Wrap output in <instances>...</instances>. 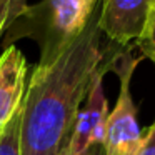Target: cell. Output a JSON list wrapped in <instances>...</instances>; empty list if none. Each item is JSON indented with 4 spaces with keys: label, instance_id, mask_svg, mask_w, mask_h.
Masks as SVG:
<instances>
[{
    "label": "cell",
    "instance_id": "cell-1",
    "mask_svg": "<svg viewBox=\"0 0 155 155\" xmlns=\"http://www.w3.org/2000/svg\"><path fill=\"white\" fill-rule=\"evenodd\" d=\"M98 28V5L80 35L52 62L37 65L22 102L20 155H60L95 72L108 52Z\"/></svg>",
    "mask_w": 155,
    "mask_h": 155
},
{
    "label": "cell",
    "instance_id": "cell-2",
    "mask_svg": "<svg viewBox=\"0 0 155 155\" xmlns=\"http://www.w3.org/2000/svg\"><path fill=\"white\" fill-rule=\"evenodd\" d=\"M98 0H40L27 5L4 32V45L18 38L38 44V65H50L87 27Z\"/></svg>",
    "mask_w": 155,
    "mask_h": 155
},
{
    "label": "cell",
    "instance_id": "cell-3",
    "mask_svg": "<svg viewBox=\"0 0 155 155\" xmlns=\"http://www.w3.org/2000/svg\"><path fill=\"white\" fill-rule=\"evenodd\" d=\"M142 55L135 54V45H115L110 57V70L120 80L117 104L108 112L105 127L104 150L105 155H135L143 138V130L138 127L137 105L132 98L130 82L134 70L142 62Z\"/></svg>",
    "mask_w": 155,
    "mask_h": 155
},
{
    "label": "cell",
    "instance_id": "cell-4",
    "mask_svg": "<svg viewBox=\"0 0 155 155\" xmlns=\"http://www.w3.org/2000/svg\"><path fill=\"white\" fill-rule=\"evenodd\" d=\"M108 42V40H107ZM115 44L108 42V52L102 67L92 78L88 94L80 105L74 120L65 155H82L92 145H102L105 138V127L108 118V102L104 92V75L110 72V57Z\"/></svg>",
    "mask_w": 155,
    "mask_h": 155
},
{
    "label": "cell",
    "instance_id": "cell-5",
    "mask_svg": "<svg viewBox=\"0 0 155 155\" xmlns=\"http://www.w3.org/2000/svg\"><path fill=\"white\" fill-rule=\"evenodd\" d=\"M155 0H98V28L118 47L134 45Z\"/></svg>",
    "mask_w": 155,
    "mask_h": 155
},
{
    "label": "cell",
    "instance_id": "cell-6",
    "mask_svg": "<svg viewBox=\"0 0 155 155\" xmlns=\"http://www.w3.org/2000/svg\"><path fill=\"white\" fill-rule=\"evenodd\" d=\"M27 60L15 45L0 55V130L20 110L25 95Z\"/></svg>",
    "mask_w": 155,
    "mask_h": 155
},
{
    "label": "cell",
    "instance_id": "cell-7",
    "mask_svg": "<svg viewBox=\"0 0 155 155\" xmlns=\"http://www.w3.org/2000/svg\"><path fill=\"white\" fill-rule=\"evenodd\" d=\"M20 124L22 110H18L0 130V155H20Z\"/></svg>",
    "mask_w": 155,
    "mask_h": 155
},
{
    "label": "cell",
    "instance_id": "cell-8",
    "mask_svg": "<svg viewBox=\"0 0 155 155\" xmlns=\"http://www.w3.org/2000/svg\"><path fill=\"white\" fill-rule=\"evenodd\" d=\"M134 45L135 48H138L142 57L152 60L155 65V4H152L148 8L143 28Z\"/></svg>",
    "mask_w": 155,
    "mask_h": 155
},
{
    "label": "cell",
    "instance_id": "cell-9",
    "mask_svg": "<svg viewBox=\"0 0 155 155\" xmlns=\"http://www.w3.org/2000/svg\"><path fill=\"white\" fill-rule=\"evenodd\" d=\"M27 5V0H0V25L7 30V27Z\"/></svg>",
    "mask_w": 155,
    "mask_h": 155
},
{
    "label": "cell",
    "instance_id": "cell-10",
    "mask_svg": "<svg viewBox=\"0 0 155 155\" xmlns=\"http://www.w3.org/2000/svg\"><path fill=\"white\" fill-rule=\"evenodd\" d=\"M135 155H155V122L143 130V138Z\"/></svg>",
    "mask_w": 155,
    "mask_h": 155
},
{
    "label": "cell",
    "instance_id": "cell-11",
    "mask_svg": "<svg viewBox=\"0 0 155 155\" xmlns=\"http://www.w3.org/2000/svg\"><path fill=\"white\" fill-rule=\"evenodd\" d=\"M82 155H105V150H104V145H92L85 153Z\"/></svg>",
    "mask_w": 155,
    "mask_h": 155
},
{
    "label": "cell",
    "instance_id": "cell-12",
    "mask_svg": "<svg viewBox=\"0 0 155 155\" xmlns=\"http://www.w3.org/2000/svg\"><path fill=\"white\" fill-rule=\"evenodd\" d=\"M4 32H5V28L2 27V25H0V37H2V35H4Z\"/></svg>",
    "mask_w": 155,
    "mask_h": 155
},
{
    "label": "cell",
    "instance_id": "cell-13",
    "mask_svg": "<svg viewBox=\"0 0 155 155\" xmlns=\"http://www.w3.org/2000/svg\"><path fill=\"white\" fill-rule=\"evenodd\" d=\"M60 155H65V150H64V152H62V153H60Z\"/></svg>",
    "mask_w": 155,
    "mask_h": 155
}]
</instances>
